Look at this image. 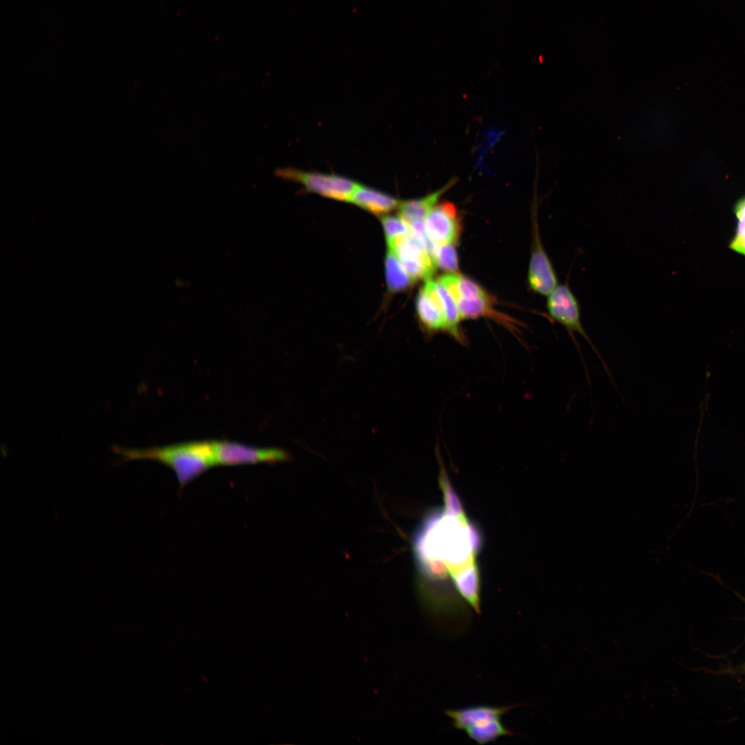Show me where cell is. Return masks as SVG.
I'll list each match as a JSON object with an SVG mask.
<instances>
[{"mask_svg": "<svg viewBox=\"0 0 745 745\" xmlns=\"http://www.w3.org/2000/svg\"><path fill=\"white\" fill-rule=\"evenodd\" d=\"M434 284L444 316L445 332L448 333L459 344L466 345L468 342L459 326L461 318L454 298L438 280H434Z\"/></svg>", "mask_w": 745, "mask_h": 745, "instance_id": "obj_13", "label": "cell"}, {"mask_svg": "<svg viewBox=\"0 0 745 745\" xmlns=\"http://www.w3.org/2000/svg\"><path fill=\"white\" fill-rule=\"evenodd\" d=\"M453 244L439 246L435 259L437 266L450 272H456L459 268L457 254Z\"/></svg>", "mask_w": 745, "mask_h": 745, "instance_id": "obj_18", "label": "cell"}, {"mask_svg": "<svg viewBox=\"0 0 745 745\" xmlns=\"http://www.w3.org/2000/svg\"><path fill=\"white\" fill-rule=\"evenodd\" d=\"M112 450L123 457L122 462L148 459L160 461L174 470L181 488L216 465L210 441H191L143 449L113 446Z\"/></svg>", "mask_w": 745, "mask_h": 745, "instance_id": "obj_2", "label": "cell"}, {"mask_svg": "<svg viewBox=\"0 0 745 745\" xmlns=\"http://www.w3.org/2000/svg\"><path fill=\"white\" fill-rule=\"evenodd\" d=\"M389 250L397 257L413 280H428L437 267L424 245L411 233L388 243Z\"/></svg>", "mask_w": 745, "mask_h": 745, "instance_id": "obj_6", "label": "cell"}, {"mask_svg": "<svg viewBox=\"0 0 745 745\" xmlns=\"http://www.w3.org/2000/svg\"><path fill=\"white\" fill-rule=\"evenodd\" d=\"M455 183L451 179L441 188L420 199L404 201L399 206V216L410 226L416 221H424L436 206L439 198Z\"/></svg>", "mask_w": 745, "mask_h": 745, "instance_id": "obj_12", "label": "cell"}, {"mask_svg": "<svg viewBox=\"0 0 745 745\" xmlns=\"http://www.w3.org/2000/svg\"><path fill=\"white\" fill-rule=\"evenodd\" d=\"M519 704L506 706L477 704L458 708H448L444 714L450 719L454 728L464 731L468 727L486 726L502 717Z\"/></svg>", "mask_w": 745, "mask_h": 745, "instance_id": "obj_9", "label": "cell"}, {"mask_svg": "<svg viewBox=\"0 0 745 745\" xmlns=\"http://www.w3.org/2000/svg\"><path fill=\"white\" fill-rule=\"evenodd\" d=\"M417 564L437 562L444 564L451 577L475 565L479 536L469 525L462 510L446 506L443 514L430 515L414 537Z\"/></svg>", "mask_w": 745, "mask_h": 745, "instance_id": "obj_1", "label": "cell"}, {"mask_svg": "<svg viewBox=\"0 0 745 745\" xmlns=\"http://www.w3.org/2000/svg\"><path fill=\"white\" fill-rule=\"evenodd\" d=\"M275 174L284 179L301 184L309 192L339 201H349L358 184L341 175L304 171L291 167L277 169Z\"/></svg>", "mask_w": 745, "mask_h": 745, "instance_id": "obj_4", "label": "cell"}, {"mask_svg": "<svg viewBox=\"0 0 745 745\" xmlns=\"http://www.w3.org/2000/svg\"><path fill=\"white\" fill-rule=\"evenodd\" d=\"M737 219L735 234L730 241L729 248L745 256V196L741 197L734 206Z\"/></svg>", "mask_w": 745, "mask_h": 745, "instance_id": "obj_16", "label": "cell"}, {"mask_svg": "<svg viewBox=\"0 0 745 745\" xmlns=\"http://www.w3.org/2000/svg\"><path fill=\"white\" fill-rule=\"evenodd\" d=\"M416 311L421 327L428 335L445 331L446 323L434 280H426L416 298Z\"/></svg>", "mask_w": 745, "mask_h": 745, "instance_id": "obj_10", "label": "cell"}, {"mask_svg": "<svg viewBox=\"0 0 745 745\" xmlns=\"http://www.w3.org/2000/svg\"><path fill=\"white\" fill-rule=\"evenodd\" d=\"M546 307L552 320L560 324L567 330L581 357L588 385L590 386V378L588 367L575 334L580 335L589 344L601 362L606 373L614 383L612 373L607 364L583 327L580 304L568 281L558 284L548 295Z\"/></svg>", "mask_w": 745, "mask_h": 745, "instance_id": "obj_3", "label": "cell"}, {"mask_svg": "<svg viewBox=\"0 0 745 745\" xmlns=\"http://www.w3.org/2000/svg\"><path fill=\"white\" fill-rule=\"evenodd\" d=\"M464 732L468 737L479 745L495 742L504 736H513L516 733L508 728L501 719L494 721L480 727H468Z\"/></svg>", "mask_w": 745, "mask_h": 745, "instance_id": "obj_14", "label": "cell"}, {"mask_svg": "<svg viewBox=\"0 0 745 745\" xmlns=\"http://www.w3.org/2000/svg\"><path fill=\"white\" fill-rule=\"evenodd\" d=\"M533 241L528 268L530 287L537 293L548 296L559 284L554 267L540 239L537 221H533Z\"/></svg>", "mask_w": 745, "mask_h": 745, "instance_id": "obj_7", "label": "cell"}, {"mask_svg": "<svg viewBox=\"0 0 745 745\" xmlns=\"http://www.w3.org/2000/svg\"><path fill=\"white\" fill-rule=\"evenodd\" d=\"M381 221L388 243L411 233L410 225L399 215L386 216Z\"/></svg>", "mask_w": 745, "mask_h": 745, "instance_id": "obj_17", "label": "cell"}, {"mask_svg": "<svg viewBox=\"0 0 745 745\" xmlns=\"http://www.w3.org/2000/svg\"><path fill=\"white\" fill-rule=\"evenodd\" d=\"M741 669L742 670V671H743V673H744V674L745 675V662H744V664H742V665L741 666Z\"/></svg>", "mask_w": 745, "mask_h": 745, "instance_id": "obj_19", "label": "cell"}, {"mask_svg": "<svg viewBox=\"0 0 745 745\" xmlns=\"http://www.w3.org/2000/svg\"><path fill=\"white\" fill-rule=\"evenodd\" d=\"M385 268L387 286L391 292L404 290L413 282L397 257L390 250L386 256Z\"/></svg>", "mask_w": 745, "mask_h": 745, "instance_id": "obj_15", "label": "cell"}, {"mask_svg": "<svg viewBox=\"0 0 745 745\" xmlns=\"http://www.w3.org/2000/svg\"><path fill=\"white\" fill-rule=\"evenodd\" d=\"M424 226L429 237L438 246L454 244L461 231L457 210L448 201L436 206L425 219Z\"/></svg>", "mask_w": 745, "mask_h": 745, "instance_id": "obj_8", "label": "cell"}, {"mask_svg": "<svg viewBox=\"0 0 745 745\" xmlns=\"http://www.w3.org/2000/svg\"><path fill=\"white\" fill-rule=\"evenodd\" d=\"M210 442L216 464L275 463L291 459L287 451L278 448H258L228 440Z\"/></svg>", "mask_w": 745, "mask_h": 745, "instance_id": "obj_5", "label": "cell"}, {"mask_svg": "<svg viewBox=\"0 0 745 745\" xmlns=\"http://www.w3.org/2000/svg\"><path fill=\"white\" fill-rule=\"evenodd\" d=\"M349 201L375 214L388 213L399 208L401 203L388 194L359 183Z\"/></svg>", "mask_w": 745, "mask_h": 745, "instance_id": "obj_11", "label": "cell"}]
</instances>
